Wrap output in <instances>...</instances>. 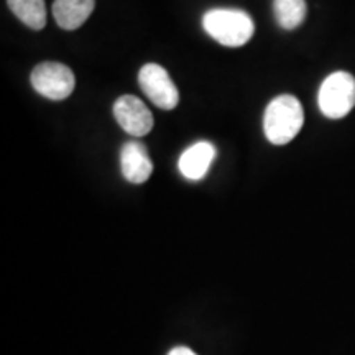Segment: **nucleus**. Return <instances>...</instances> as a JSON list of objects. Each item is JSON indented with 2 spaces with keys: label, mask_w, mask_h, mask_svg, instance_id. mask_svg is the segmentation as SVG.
<instances>
[{
  "label": "nucleus",
  "mask_w": 355,
  "mask_h": 355,
  "mask_svg": "<svg viewBox=\"0 0 355 355\" xmlns=\"http://www.w3.org/2000/svg\"><path fill=\"white\" fill-rule=\"evenodd\" d=\"M304 123L301 102L291 94H282L266 105L263 114V132L273 145H286L298 135Z\"/></svg>",
  "instance_id": "nucleus-1"
},
{
  "label": "nucleus",
  "mask_w": 355,
  "mask_h": 355,
  "mask_svg": "<svg viewBox=\"0 0 355 355\" xmlns=\"http://www.w3.org/2000/svg\"><path fill=\"white\" fill-rule=\"evenodd\" d=\"M202 26L217 43L229 48L247 44L255 32L252 17L237 8H212L204 13Z\"/></svg>",
  "instance_id": "nucleus-2"
},
{
  "label": "nucleus",
  "mask_w": 355,
  "mask_h": 355,
  "mask_svg": "<svg viewBox=\"0 0 355 355\" xmlns=\"http://www.w3.org/2000/svg\"><path fill=\"white\" fill-rule=\"evenodd\" d=\"M318 102L327 119H343L355 107V78L345 71H336L319 87Z\"/></svg>",
  "instance_id": "nucleus-3"
},
{
  "label": "nucleus",
  "mask_w": 355,
  "mask_h": 355,
  "mask_svg": "<svg viewBox=\"0 0 355 355\" xmlns=\"http://www.w3.org/2000/svg\"><path fill=\"white\" fill-rule=\"evenodd\" d=\"M30 83L40 96L51 101H64L73 94L76 78L68 66L55 61H44L33 68Z\"/></svg>",
  "instance_id": "nucleus-4"
},
{
  "label": "nucleus",
  "mask_w": 355,
  "mask_h": 355,
  "mask_svg": "<svg viewBox=\"0 0 355 355\" xmlns=\"http://www.w3.org/2000/svg\"><path fill=\"white\" fill-rule=\"evenodd\" d=\"M139 84L145 96L163 110H173L180 102V92L168 74L157 63H146L139 73Z\"/></svg>",
  "instance_id": "nucleus-5"
},
{
  "label": "nucleus",
  "mask_w": 355,
  "mask_h": 355,
  "mask_svg": "<svg viewBox=\"0 0 355 355\" xmlns=\"http://www.w3.org/2000/svg\"><path fill=\"white\" fill-rule=\"evenodd\" d=\"M115 121L132 137H145L155 125L153 114L135 96H122L114 104Z\"/></svg>",
  "instance_id": "nucleus-6"
},
{
  "label": "nucleus",
  "mask_w": 355,
  "mask_h": 355,
  "mask_svg": "<svg viewBox=\"0 0 355 355\" xmlns=\"http://www.w3.org/2000/svg\"><path fill=\"white\" fill-rule=\"evenodd\" d=\"M122 175L128 183L144 184L153 173V162L148 150L140 141H127L121 150Z\"/></svg>",
  "instance_id": "nucleus-7"
},
{
  "label": "nucleus",
  "mask_w": 355,
  "mask_h": 355,
  "mask_svg": "<svg viewBox=\"0 0 355 355\" xmlns=\"http://www.w3.org/2000/svg\"><path fill=\"white\" fill-rule=\"evenodd\" d=\"M214 158L216 146L209 141H198L184 150L178 162V168L186 180L199 181L207 175Z\"/></svg>",
  "instance_id": "nucleus-8"
},
{
  "label": "nucleus",
  "mask_w": 355,
  "mask_h": 355,
  "mask_svg": "<svg viewBox=\"0 0 355 355\" xmlns=\"http://www.w3.org/2000/svg\"><path fill=\"white\" fill-rule=\"evenodd\" d=\"M96 0H55L53 17L63 30H76L91 17Z\"/></svg>",
  "instance_id": "nucleus-9"
},
{
  "label": "nucleus",
  "mask_w": 355,
  "mask_h": 355,
  "mask_svg": "<svg viewBox=\"0 0 355 355\" xmlns=\"http://www.w3.org/2000/svg\"><path fill=\"white\" fill-rule=\"evenodd\" d=\"M8 7L17 19L32 30H42L46 25L44 0H7Z\"/></svg>",
  "instance_id": "nucleus-10"
},
{
  "label": "nucleus",
  "mask_w": 355,
  "mask_h": 355,
  "mask_svg": "<svg viewBox=\"0 0 355 355\" xmlns=\"http://www.w3.org/2000/svg\"><path fill=\"white\" fill-rule=\"evenodd\" d=\"M273 12L282 28L295 30L304 21L308 6L306 0H273Z\"/></svg>",
  "instance_id": "nucleus-11"
},
{
  "label": "nucleus",
  "mask_w": 355,
  "mask_h": 355,
  "mask_svg": "<svg viewBox=\"0 0 355 355\" xmlns=\"http://www.w3.org/2000/svg\"><path fill=\"white\" fill-rule=\"evenodd\" d=\"M168 355H198V354L194 352V350H191L189 347H175L168 352Z\"/></svg>",
  "instance_id": "nucleus-12"
}]
</instances>
